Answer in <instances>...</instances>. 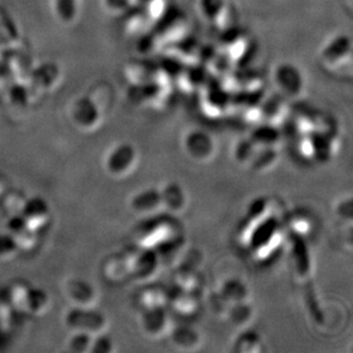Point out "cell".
<instances>
[{
	"mask_svg": "<svg viewBox=\"0 0 353 353\" xmlns=\"http://www.w3.org/2000/svg\"><path fill=\"white\" fill-rule=\"evenodd\" d=\"M320 59L327 70L344 74L352 70V45L345 34L334 36L328 40L320 52Z\"/></svg>",
	"mask_w": 353,
	"mask_h": 353,
	"instance_id": "1",
	"label": "cell"
}]
</instances>
